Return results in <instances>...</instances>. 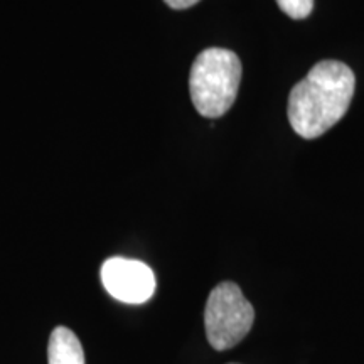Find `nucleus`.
Returning <instances> with one entry per match:
<instances>
[{"label": "nucleus", "mask_w": 364, "mask_h": 364, "mask_svg": "<svg viewBox=\"0 0 364 364\" xmlns=\"http://www.w3.org/2000/svg\"><path fill=\"white\" fill-rule=\"evenodd\" d=\"M231 364H236V363H231Z\"/></svg>", "instance_id": "8"}, {"label": "nucleus", "mask_w": 364, "mask_h": 364, "mask_svg": "<svg viewBox=\"0 0 364 364\" xmlns=\"http://www.w3.org/2000/svg\"><path fill=\"white\" fill-rule=\"evenodd\" d=\"M164 2H166L169 7L177 9V11H181V9H189V7H193L194 4L199 2V0H164Z\"/></svg>", "instance_id": "7"}, {"label": "nucleus", "mask_w": 364, "mask_h": 364, "mask_svg": "<svg viewBox=\"0 0 364 364\" xmlns=\"http://www.w3.org/2000/svg\"><path fill=\"white\" fill-rule=\"evenodd\" d=\"M255 322V309L233 282H223L209 294L204 326L209 344L216 351L235 348L248 336Z\"/></svg>", "instance_id": "3"}, {"label": "nucleus", "mask_w": 364, "mask_h": 364, "mask_svg": "<svg viewBox=\"0 0 364 364\" xmlns=\"http://www.w3.org/2000/svg\"><path fill=\"white\" fill-rule=\"evenodd\" d=\"M102 282L113 299L125 304H144L156 292V277L139 260L113 257L102 267Z\"/></svg>", "instance_id": "4"}, {"label": "nucleus", "mask_w": 364, "mask_h": 364, "mask_svg": "<svg viewBox=\"0 0 364 364\" xmlns=\"http://www.w3.org/2000/svg\"><path fill=\"white\" fill-rule=\"evenodd\" d=\"M356 78L344 63L326 59L290 91L289 122L304 139H317L346 115Z\"/></svg>", "instance_id": "1"}, {"label": "nucleus", "mask_w": 364, "mask_h": 364, "mask_svg": "<svg viewBox=\"0 0 364 364\" xmlns=\"http://www.w3.org/2000/svg\"><path fill=\"white\" fill-rule=\"evenodd\" d=\"M241 81V61L233 51L208 48L194 59L189 91L196 110L218 118L233 107Z\"/></svg>", "instance_id": "2"}, {"label": "nucleus", "mask_w": 364, "mask_h": 364, "mask_svg": "<svg viewBox=\"0 0 364 364\" xmlns=\"http://www.w3.org/2000/svg\"><path fill=\"white\" fill-rule=\"evenodd\" d=\"M48 358L49 364H85L83 346L75 332L59 326L49 338Z\"/></svg>", "instance_id": "5"}, {"label": "nucleus", "mask_w": 364, "mask_h": 364, "mask_svg": "<svg viewBox=\"0 0 364 364\" xmlns=\"http://www.w3.org/2000/svg\"><path fill=\"white\" fill-rule=\"evenodd\" d=\"M280 11L292 19H306L311 16L314 0H277Z\"/></svg>", "instance_id": "6"}]
</instances>
